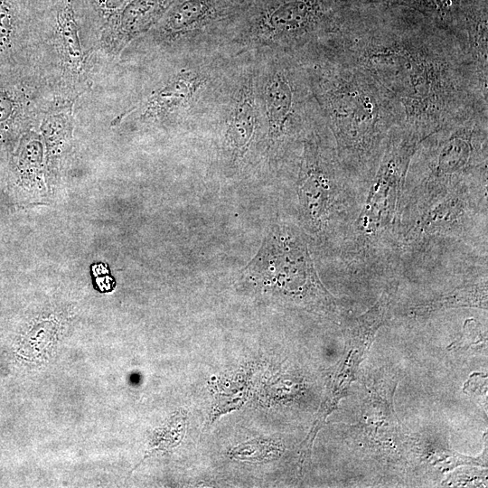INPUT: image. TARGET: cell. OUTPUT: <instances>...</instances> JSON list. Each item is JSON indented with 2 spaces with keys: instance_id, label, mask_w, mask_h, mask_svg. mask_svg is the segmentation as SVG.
Masks as SVG:
<instances>
[{
  "instance_id": "cell-10",
  "label": "cell",
  "mask_w": 488,
  "mask_h": 488,
  "mask_svg": "<svg viewBox=\"0 0 488 488\" xmlns=\"http://www.w3.org/2000/svg\"><path fill=\"white\" fill-rule=\"evenodd\" d=\"M253 0H174L160 20L133 41L124 55L148 61L223 52Z\"/></svg>"
},
{
  "instance_id": "cell-16",
  "label": "cell",
  "mask_w": 488,
  "mask_h": 488,
  "mask_svg": "<svg viewBox=\"0 0 488 488\" xmlns=\"http://www.w3.org/2000/svg\"><path fill=\"white\" fill-rule=\"evenodd\" d=\"M35 5L36 0H0V70H32Z\"/></svg>"
},
{
  "instance_id": "cell-13",
  "label": "cell",
  "mask_w": 488,
  "mask_h": 488,
  "mask_svg": "<svg viewBox=\"0 0 488 488\" xmlns=\"http://www.w3.org/2000/svg\"><path fill=\"white\" fill-rule=\"evenodd\" d=\"M308 244L299 226L277 223L243 273L267 284L286 304L341 323L343 305L322 284Z\"/></svg>"
},
{
  "instance_id": "cell-5",
  "label": "cell",
  "mask_w": 488,
  "mask_h": 488,
  "mask_svg": "<svg viewBox=\"0 0 488 488\" xmlns=\"http://www.w3.org/2000/svg\"><path fill=\"white\" fill-rule=\"evenodd\" d=\"M364 13L358 0H253L224 52L299 54L350 31Z\"/></svg>"
},
{
  "instance_id": "cell-18",
  "label": "cell",
  "mask_w": 488,
  "mask_h": 488,
  "mask_svg": "<svg viewBox=\"0 0 488 488\" xmlns=\"http://www.w3.org/2000/svg\"><path fill=\"white\" fill-rule=\"evenodd\" d=\"M130 0H75L84 48L104 66L103 52L116 23Z\"/></svg>"
},
{
  "instance_id": "cell-22",
  "label": "cell",
  "mask_w": 488,
  "mask_h": 488,
  "mask_svg": "<svg viewBox=\"0 0 488 488\" xmlns=\"http://www.w3.org/2000/svg\"><path fill=\"white\" fill-rule=\"evenodd\" d=\"M395 389L396 386L390 389L389 384L376 386L371 390L370 396L362 406L361 425L369 436L375 440L378 438L380 429L385 430L390 440L391 436L389 433L400 431L392 402Z\"/></svg>"
},
{
  "instance_id": "cell-6",
  "label": "cell",
  "mask_w": 488,
  "mask_h": 488,
  "mask_svg": "<svg viewBox=\"0 0 488 488\" xmlns=\"http://www.w3.org/2000/svg\"><path fill=\"white\" fill-rule=\"evenodd\" d=\"M235 57L223 52L157 59L160 70L116 118L158 130L201 129Z\"/></svg>"
},
{
  "instance_id": "cell-19",
  "label": "cell",
  "mask_w": 488,
  "mask_h": 488,
  "mask_svg": "<svg viewBox=\"0 0 488 488\" xmlns=\"http://www.w3.org/2000/svg\"><path fill=\"white\" fill-rule=\"evenodd\" d=\"M455 34L477 74L488 82V0L461 1Z\"/></svg>"
},
{
  "instance_id": "cell-15",
  "label": "cell",
  "mask_w": 488,
  "mask_h": 488,
  "mask_svg": "<svg viewBox=\"0 0 488 488\" xmlns=\"http://www.w3.org/2000/svg\"><path fill=\"white\" fill-rule=\"evenodd\" d=\"M53 99L30 70H0V149L9 153L20 138L39 126Z\"/></svg>"
},
{
  "instance_id": "cell-20",
  "label": "cell",
  "mask_w": 488,
  "mask_h": 488,
  "mask_svg": "<svg viewBox=\"0 0 488 488\" xmlns=\"http://www.w3.org/2000/svg\"><path fill=\"white\" fill-rule=\"evenodd\" d=\"M454 308L487 309V274L468 280L446 294L409 305L405 315L410 319H423Z\"/></svg>"
},
{
  "instance_id": "cell-11",
  "label": "cell",
  "mask_w": 488,
  "mask_h": 488,
  "mask_svg": "<svg viewBox=\"0 0 488 488\" xmlns=\"http://www.w3.org/2000/svg\"><path fill=\"white\" fill-rule=\"evenodd\" d=\"M453 243L487 251V181L459 186L401 224L393 248L392 270Z\"/></svg>"
},
{
  "instance_id": "cell-4",
  "label": "cell",
  "mask_w": 488,
  "mask_h": 488,
  "mask_svg": "<svg viewBox=\"0 0 488 488\" xmlns=\"http://www.w3.org/2000/svg\"><path fill=\"white\" fill-rule=\"evenodd\" d=\"M488 111L450 121L425 137L403 186L399 227L461 185L487 181Z\"/></svg>"
},
{
  "instance_id": "cell-2",
  "label": "cell",
  "mask_w": 488,
  "mask_h": 488,
  "mask_svg": "<svg viewBox=\"0 0 488 488\" xmlns=\"http://www.w3.org/2000/svg\"><path fill=\"white\" fill-rule=\"evenodd\" d=\"M337 155L365 190L403 114L387 90L343 52L323 44L296 54Z\"/></svg>"
},
{
  "instance_id": "cell-12",
  "label": "cell",
  "mask_w": 488,
  "mask_h": 488,
  "mask_svg": "<svg viewBox=\"0 0 488 488\" xmlns=\"http://www.w3.org/2000/svg\"><path fill=\"white\" fill-rule=\"evenodd\" d=\"M99 68L84 48L75 0H36L32 70L51 96L76 101Z\"/></svg>"
},
{
  "instance_id": "cell-1",
  "label": "cell",
  "mask_w": 488,
  "mask_h": 488,
  "mask_svg": "<svg viewBox=\"0 0 488 488\" xmlns=\"http://www.w3.org/2000/svg\"><path fill=\"white\" fill-rule=\"evenodd\" d=\"M330 44L363 68L393 98L403 125L427 136L455 119L488 111V82L461 41L412 12L368 10Z\"/></svg>"
},
{
  "instance_id": "cell-3",
  "label": "cell",
  "mask_w": 488,
  "mask_h": 488,
  "mask_svg": "<svg viewBox=\"0 0 488 488\" xmlns=\"http://www.w3.org/2000/svg\"><path fill=\"white\" fill-rule=\"evenodd\" d=\"M284 169L296 177L299 227L308 241L339 256L365 191L342 164L322 117Z\"/></svg>"
},
{
  "instance_id": "cell-24",
  "label": "cell",
  "mask_w": 488,
  "mask_h": 488,
  "mask_svg": "<svg viewBox=\"0 0 488 488\" xmlns=\"http://www.w3.org/2000/svg\"><path fill=\"white\" fill-rule=\"evenodd\" d=\"M486 332L482 324L474 318H468L463 325L462 335L449 346L450 351H466L471 346L483 347L486 345Z\"/></svg>"
},
{
  "instance_id": "cell-7",
  "label": "cell",
  "mask_w": 488,
  "mask_h": 488,
  "mask_svg": "<svg viewBox=\"0 0 488 488\" xmlns=\"http://www.w3.org/2000/svg\"><path fill=\"white\" fill-rule=\"evenodd\" d=\"M425 137L404 125L390 131L338 256L347 267L361 272L392 271L401 193L412 156Z\"/></svg>"
},
{
  "instance_id": "cell-21",
  "label": "cell",
  "mask_w": 488,
  "mask_h": 488,
  "mask_svg": "<svg viewBox=\"0 0 488 488\" xmlns=\"http://www.w3.org/2000/svg\"><path fill=\"white\" fill-rule=\"evenodd\" d=\"M364 8L398 9L419 14L455 34L462 0H358Z\"/></svg>"
},
{
  "instance_id": "cell-8",
  "label": "cell",
  "mask_w": 488,
  "mask_h": 488,
  "mask_svg": "<svg viewBox=\"0 0 488 488\" xmlns=\"http://www.w3.org/2000/svg\"><path fill=\"white\" fill-rule=\"evenodd\" d=\"M254 55L266 133L265 165L282 170L321 116L305 70L296 54L268 52Z\"/></svg>"
},
{
  "instance_id": "cell-17",
  "label": "cell",
  "mask_w": 488,
  "mask_h": 488,
  "mask_svg": "<svg viewBox=\"0 0 488 488\" xmlns=\"http://www.w3.org/2000/svg\"><path fill=\"white\" fill-rule=\"evenodd\" d=\"M174 0H130L121 12L103 52V61H119L125 49L150 30Z\"/></svg>"
},
{
  "instance_id": "cell-9",
  "label": "cell",
  "mask_w": 488,
  "mask_h": 488,
  "mask_svg": "<svg viewBox=\"0 0 488 488\" xmlns=\"http://www.w3.org/2000/svg\"><path fill=\"white\" fill-rule=\"evenodd\" d=\"M201 129L212 136L216 158L230 174L265 164L266 133L256 86V57L235 56Z\"/></svg>"
},
{
  "instance_id": "cell-23",
  "label": "cell",
  "mask_w": 488,
  "mask_h": 488,
  "mask_svg": "<svg viewBox=\"0 0 488 488\" xmlns=\"http://www.w3.org/2000/svg\"><path fill=\"white\" fill-rule=\"evenodd\" d=\"M281 453V445L272 440H253L243 443L230 452V456L239 460L265 462L275 459Z\"/></svg>"
},
{
  "instance_id": "cell-14",
  "label": "cell",
  "mask_w": 488,
  "mask_h": 488,
  "mask_svg": "<svg viewBox=\"0 0 488 488\" xmlns=\"http://www.w3.org/2000/svg\"><path fill=\"white\" fill-rule=\"evenodd\" d=\"M399 282L393 279L382 291L377 302L361 315L345 319L343 333L345 340L343 355L335 366L327 386L325 398L306 436L314 441L327 417L337 408L355 380L360 364L368 352L378 330L387 321L395 301Z\"/></svg>"
},
{
  "instance_id": "cell-25",
  "label": "cell",
  "mask_w": 488,
  "mask_h": 488,
  "mask_svg": "<svg viewBox=\"0 0 488 488\" xmlns=\"http://www.w3.org/2000/svg\"><path fill=\"white\" fill-rule=\"evenodd\" d=\"M486 379V376L481 373H474L471 375L469 380L465 382L464 386V391L469 389L470 392H477V390H482L483 392L486 389V381L478 384L481 380Z\"/></svg>"
}]
</instances>
